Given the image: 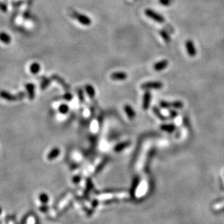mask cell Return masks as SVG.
Here are the masks:
<instances>
[{
    "mask_svg": "<svg viewBox=\"0 0 224 224\" xmlns=\"http://www.w3.org/2000/svg\"><path fill=\"white\" fill-rule=\"evenodd\" d=\"M1 41L4 42V44H7L11 42L10 36H9L7 33H4V32H2V33H1Z\"/></svg>",
    "mask_w": 224,
    "mask_h": 224,
    "instance_id": "16",
    "label": "cell"
},
{
    "mask_svg": "<svg viewBox=\"0 0 224 224\" xmlns=\"http://www.w3.org/2000/svg\"><path fill=\"white\" fill-rule=\"evenodd\" d=\"M63 98L65 100H68V101H70V100H71L73 99V95L70 93H66L65 95L63 96Z\"/></svg>",
    "mask_w": 224,
    "mask_h": 224,
    "instance_id": "27",
    "label": "cell"
},
{
    "mask_svg": "<svg viewBox=\"0 0 224 224\" xmlns=\"http://www.w3.org/2000/svg\"><path fill=\"white\" fill-rule=\"evenodd\" d=\"M151 100V94L150 92H146L144 95V99H143V108L144 110H147L149 107V103H150Z\"/></svg>",
    "mask_w": 224,
    "mask_h": 224,
    "instance_id": "7",
    "label": "cell"
},
{
    "mask_svg": "<svg viewBox=\"0 0 224 224\" xmlns=\"http://www.w3.org/2000/svg\"><path fill=\"white\" fill-rule=\"evenodd\" d=\"M163 87V84L160 81H149L144 83L141 86L143 89H160Z\"/></svg>",
    "mask_w": 224,
    "mask_h": 224,
    "instance_id": "3",
    "label": "cell"
},
{
    "mask_svg": "<svg viewBox=\"0 0 224 224\" xmlns=\"http://www.w3.org/2000/svg\"><path fill=\"white\" fill-rule=\"evenodd\" d=\"M86 92H87V93L88 94V95L89 96L90 98L93 99L94 97H95V88H94L92 85H90V84L86 85Z\"/></svg>",
    "mask_w": 224,
    "mask_h": 224,
    "instance_id": "11",
    "label": "cell"
},
{
    "mask_svg": "<svg viewBox=\"0 0 224 224\" xmlns=\"http://www.w3.org/2000/svg\"><path fill=\"white\" fill-rule=\"evenodd\" d=\"M1 9L3 12H6L7 11V6L6 4H4V3H1Z\"/></svg>",
    "mask_w": 224,
    "mask_h": 224,
    "instance_id": "29",
    "label": "cell"
},
{
    "mask_svg": "<svg viewBox=\"0 0 224 224\" xmlns=\"http://www.w3.org/2000/svg\"><path fill=\"white\" fill-rule=\"evenodd\" d=\"M52 79H54L55 80L57 81H58V82L60 83V84H61L62 85H63V87H65V89H68V87H67L68 85L65 84V82L63 80V79H60V78L59 76H52Z\"/></svg>",
    "mask_w": 224,
    "mask_h": 224,
    "instance_id": "18",
    "label": "cell"
},
{
    "mask_svg": "<svg viewBox=\"0 0 224 224\" xmlns=\"http://www.w3.org/2000/svg\"><path fill=\"white\" fill-rule=\"evenodd\" d=\"M60 154V149L56 148L54 149L53 150H52L51 152H49L48 155V159L49 160H52V159H55V157H57L58 156V155Z\"/></svg>",
    "mask_w": 224,
    "mask_h": 224,
    "instance_id": "15",
    "label": "cell"
},
{
    "mask_svg": "<svg viewBox=\"0 0 224 224\" xmlns=\"http://www.w3.org/2000/svg\"><path fill=\"white\" fill-rule=\"evenodd\" d=\"M1 97L3 99H5V100H8V101H15V100H17V97L12 95L9 92H4V91H2L1 92Z\"/></svg>",
    "mask_w": 224,
    "mask_h": 224,
    "instance_id": "9",
    "label": "cell"
},
{
    "mask_svg": "<svg viewBox=\"0 0 224 224\" xmlns=\"http://www.w3.org/2000/svg\"><path fill=\"white\" fill-rule=\"evenodd\" d=\"M125 111L127 113L128 116H129L130 119L134 118V117H135V112L134 111V110H133L132 108H131L130 105H126V106H125Z\"/></svg>",
    "mask_w": 224,
    "mask_h": 224,
    "instance_id": "10",
    "label": "cell"
},
{
    "mask_svg": "<svg viewBox=\"0 0 224 224\" xmlns=\"http://www.w3.org/2000/svg\"><path fill=\"white\" fill-rule=\"evenodd\" d=\"M161 129L165 131H167V132L172 133L173 131H174L175 130H176V127H175L174 125H173V124H168V125L165 124V125H162Z\"/></svg>",
    "mask_w": 224,
    "mask_h": 224,
    "instance_id": "12",
    "label": "cell"
},
{
    "mask_svg": "<svg viewBox=\"0 0 224 224\" xmlns=\"http://www.w3.org/2000/svg\"><path fill=\"white\" fill-rule=\"evenodd\" d=\"M170 117L171 118H175V117L177 116L178 113L176 110H170Z\"/></svg>",
    "mask_w": 224,
    "mask_h": 224,
    "instance_id": "28",
    "label": "cell"
},
{
    "mask_svg": "<svg viewBox=\"0 0 224 224\" xmlns=\"http://www.w3.org/2000/svg\"><path fill=\"white\" fill-rule=\"evenodd\" d=\"M79 100H80V101L83 102L84 101V93H83V91L82 89L81 90V89H79Z\"/></svg>",
    "mask_w": 224,
    "mask_h": 224,
    "instance_id": "26",
    "label": "cell"
},
{
    "mask_svg": "<svg viewBox=\"0 0 224 224\" xmlns=\"http://www.w3.org/2000/svg\"><path fill=\"white\" fill-rule=\"evenodd\" d=\"M39 199L42 202H44V203H47V202H48V197L47 195L45 194H41V195H40Z\"/></svg>",
    "mask_w": 224,
    "mask_h": 224,
    "instance_id": "25",
    "label": "cell"
},
{
    "mask_svg": "<svg viewBox=\"0 0 224 224\" xmlns=\"http://www.w3.org/2000/svg\"><path fill=\"white\" fill-rule=\"evenodd\" d=\"M25 88H26L28 94L29 99H30V100H33L34 96H35V92H34L35 86H34L33 84H27L26 85H25Z\"/></svg>",
    "mask_w": 224,
    "mask_h": 224,
    "instance_id": "8",
    "label": "cell"
},
{
    "mask_svg": "<svg viewBox=\"0 0 224 224\" xmlns=\"http://www.w3.org/2000/svg\"><path fill=\"white\" fill-rule=\"evenodd\" d=\"M145 14L149 18L152 19V20L156 21L157 23H163L165 22V18L163 17V16L155 12L152 9H147L145 10Z\"/></svg>",
    "mask_w": 224,
    "mask_h": 224,
    "instance_id": "1",
    "label": "cell"
},
{
    "mask_svg": "<svg viewBox=\"0 0 224 224\" xmlns=\"http://www.w3.org/2000/svg\"><path fill=\"white\" fill-rule=\"evenodd\" d=\"M153 112L155 113V115H156V116L158 117L159 118H160V119L163 120V121H164V120H165V117H164L163 115H162V113H160V110H158V109H157V108H153Z\"/></svg>",
    "mask_w": 224,
    "mask_h": 224,
    "instance_id": "20",
    "label": "cell"
},
{
    "mask_svg": "<svg viewBox=\"0 0 224 224\" xmlns=\"http://www.w3.org/2000/svg\"><path fill=\"white\" fill-rule=\"evenodd\" d=\"M186 48L187 50V52L189 56L194 57L197 54V50H196L195 47H194V43L191 40H187L186 42Z\"/></svg>",
    "mask_w": 224,
    "mask_h": 224,
    "instance_id": "4",
    "label": "cell"
},
{
    "mask_svg": "<svg viewBox=\"0 0 224 224\" xmlns=\"http://www.w3.org/2000/svg\"><path fill=\"white\" fill-rule=\"evenodd\" d=\"M171 107L176 109H181L183 107V102L181 101H176L171 102Z\"/></svg>",
    "mask_w": 224,
    "mask_h": 224,
    "instance_id": "17",
    "label": "cell"
},
{
    "mask_svg": "<svg viewBox=\"0 0 224 224\" xmlns=\"http://www.w3.org/2000/svg\"><path fill=\"white\" fill-rule=\"evenodd\" d=\"M160 35L161 36V37L163 38V39L165 41L166 43H170L171 39H170V36L169 33L165 30H161L160 31Z\"/></svg>",
    "mask_w": 224,
    "mask_h": 224,
    "instance_id": "13",
    "label": "cell"
},
{
    "mask_svg": "<svg viewBox=\"0 0 224 224\" xmlns=\"http://www.w3.org/2000/svg\"><path fill=\"white\" fill-rule=\"evenodd\" d=\"M160 105L163 108H170L171 107V102H168L165 101H161L160 103Z\"/></svg>",
    "mask_w": 224,
    "mask_h": 224,
    "instance_id": "23",
    "label": "cell"
},
{
    "mask_svg": "<svg viewBox=\"0 0 224 224\" xmlns=\"http://www.w3.org/2000/svg\"><path fill=\"white\" fill-rule=\"evenodd\" d=\"M128 145H129V143H128V142L120 144L119 145H118L117 147H116V148H115V150L117 151V152H119V151L122 150V149H124L125 147H127Z\"/></svg>",
    "mask_w": 224,
    "mask_h": 224,
    "instance_id": "22",
    "label": "cell"
},
{
    "mask_svg": "<svg viewBox=\"0 0 224 224\" xmlns=\"http://www.w3.org/2000/svg\"><path fill=\"white\" fill-rule=\"evenodd\" d=\"M73 17L79 21L81 24H82V25H90L91 24H92V20H91L90 17L85 15L79 14L78 13V12H74Z\"/></svg>",
    "mask_w": 224,
    "mask_h": 224,
    "instance_id": "2",
    "label": "cell"
},
{
    "mask_svg": "<svg viewBox=\"0 0 224 224\" xmlns=\"http://www.w3.org/2000/svg\"><path fill=\"white\" fill-rule=\"evenodd\" d=\"M49 84H50L49 79H45V80H44L43 82H42V84H41V89H46L47 87H48Z\"/></svg>",
    "mask_w": 224,
    "mask_h": 224,
    "instance_id": "24",
    "label": "cell"
},
{
    "mask_svg": "<svg viewBox=\"0 0 224 224\" xmlns=\"http://www.w3.org/2000/svg\"><path fill=\"white\" fill-rule=\"evenodd\" d=\"M59 110L61 113H63V114H65V113H68V110H69V108H68L67 105H62L60 106Z\"/></svg>",
    "mask_w": 224,
    "mask_h": 224,
    "instance_id": "19",
    "label": "cell"
},
{
    "mask_svg": "<svg viewBox=\"0 0 224 224\" xmlns=\"http://www.w3.org/2000/svg\"><path fill=\"white\" fill-rule=\"evenodd\" d=\"M173 1V0H159V2L160 3V4L163 6H165V7L171 5Z\"/></svg>",
    "mask_w": 224,
    "mask_h": 224,
    "instance_id": "21",
    "label": "cell"
},
{
    "mask_svg": "<svg viewBox=\"0 0 224 224\" xmlns=\"http://www.w3.org/2000/svg\"><path fill=\"white\" fill-rule=\"evenodd\" d=\"M168 64H169V63H168V61L167 60H160L154 65V70H155V71H158V72L159 71H162L168 67Z\"/></svg>",
    "mask_w": 224,
    "mask_h": 224,
    "instance_id": "5",
    "label": "cell"
},
{
    "mask_svg": "<svg viewBox=\"0 0 224 224\" xmlns=\"http://www.w3.org/2000/svg\"><path fill=\"white\" fill-rule=\"evenodd\" d=\"M40 69H41L40 65L39 64V63H33V64H32L30 67L31 72L33 74L38 73L40 71Z\"/></svg>",
    "mask_w": 224,
    "mask_h": 224,
    "instance_id": "14",
    "label": "cell"
},
{
    "mask_svg": "<svg viewBox=\"0 0 224 224\" xmlns=\"http://www.w3.org/2000/svg\"><path fill=\"white\" fill-rule=\"evenodd\" d=\"M128 78V75L125 72H115L111 75V79L115 81H124Z\"/></svg>",
    "mask_w": 224,
    "mask_h": 224,
    "instance_id": "6",
    "label": "cell"
}]
</instances>
